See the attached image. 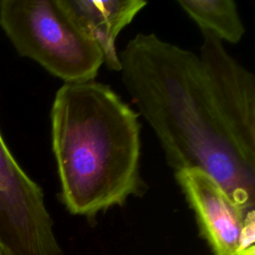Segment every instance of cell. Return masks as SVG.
Listing matches in <instances>:
<instances>
[{
    "instance_id": "obj_8",
    "label": "cell",
    "mask_w": 255,
    "mask_h": 255,
    "mask_svg": "<svg viewBox=\"0 0 255 255\" xmlns=\"http://www.w3.org/2000/svg\"><path fill=\"white\" fill-rule=\"evenodd\" d=\"M0 255H2V254H1V252H0Z\"/></svg>"
},
{
    "instance_id": "obj_2",
    "label": "cell",
    "mask_w": 255,
    "mask_h": 255,
    "mask_svg": "<svg viewBox=\"0 0 255 255\" xmlns=\"http://www.w3.org/2000/svg\"><path fill=\"white\" fill-rule=\"evenodd\" d=\"M51 140L71 214L95 217L144 192L139 115L109 85L64 84L51 109Z\"/></svg>"
},
{
    "instance_id": "obj_5",
    "label": "cell",
    "mask_w": 255,
    "mask_h": 255,
    "mask_svg": "<svg viewBox=\"0 0 255 255\" xmlns=\"http://www.w3.org/2000/svg\"><path fill=\"white\" fill-rule=\"evenodd\" d=\"M53 224L43 189L22 169L0 132V235L47 233Z\"/></svg>"
},
{
    "instance_id": "obj_6",
    "label": "cell",
    "mask_w": 255,
    "mask_h": 255,
    "mask_svg": "<svg viewBox=\"0 0 255 255\" xmlns=\"http://www.w3.org/2000/svg\"><path fill=\"white\" fill-rule=\"evenodd\" d=\"M78 27L100 48L104 64L121 71L116 41L120 33L145 8L143 0H60Z\"/></svg>"
},
{
    "instance_id": "obj_3",
    "label": "cell",
    "mask_w": 255,
    "mask_h": 255,
    "mask_svg": "<svg viewBox=\"0 0 255 255\" xmlns=\"http://www.w3.org/2000/svg\"><path fill=\"white\" fill-rule=\"evenodd\" d=\"M0 26L16 52L64 84L94 81L104 64L100 48L60 0H3Z\"/></svg>"
},
{
    "instance_id": "obj_1",
    "label": "cell",
    "mask_w": 255,
    "mask_h": 255,
    "mask_svg": "<svg viewBox=\"0 0 255 255\" xmlns=\"http://www.w3.org/2000/svg\"><path fill=\"white\" fill-rule=\"evenodd\" d=\"M199 53L138 33L119 53L122 82L169 167L200 169L255 212V78L201 32Z\"/></svg>"
},
{
    "instance_id": "obj_4",
    "label": "cell",
    "mask_w": 255,
    "mask_h": 255,
    "mask_svg": "<svg viewBox=\"0 0 255 255\" xmlns=\"http://www.w3.org/2000/svg\"><path fill=\"white\" fill-rule=\"evenodd\" d=\"M174 177L214 255L255 253V212H245L206 172L188 168Z\"/></svg>"
},
{
    "instance_id": "obj_7",
    "label": "cell",
    "mask_w": 255,
    "mask_h": 255,
    "mask_svg": "<svg viewBox=\"0 0 255 255\" xmlns=\"http://www.w3.org/2000/svg\"><path fill=\"white\" fill-rule=\"evenodd\" d=\"M177 5L200 28L221 42L239 43L246 29L233 0H178Z\"/></svg>"
}]
</instances>
